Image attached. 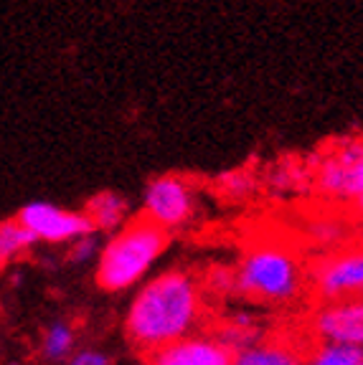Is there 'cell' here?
<instances>
[{"instance_id":"18","label":"cell","mask_w":363,"mask_h":365,"mask_svg":"<svg viewBox=\"0 0 363 365\" xmlns=\"http://www.w3.org/2000/svg\"><path fill=\"white\" fill-rule=\"evenodd\" d=\"M209 284L219 292H229L234 287V274L227 269H216L214 274H209Z\"/></svg>"},{"instance_id":"10","label":"cell","mask_w":363,"mask_h":365,"mask_svg":"<svg viewBox=\"0 0 363 365\" xmlns=\"http://www.w3.org/2000/svg\"><path fill=\"white\" fill-rule=\"evenodd\" d=\"M305 358L302 353L282 340L254 342L249 348L234 353L232 365H302Z\"/></svg>"},{"instance_id":"4","label":"cell","mask_w":363,"mask_h":365,"mask_svg":"<svg viewBox=\"0 0 363 365\" xmlns=\"http://www.w3.org/2000/svg\"><path fill=\"white\" fill-rule=\"evenodd\" d=\"M315 185L325 195L338 200L361 203L363 198V148L358 140H346L335 145L318 163Z\"/></svg>"},{"instance_id":"1","label":"cell","mask_w":363,"mask_h":365,"mask_svg":"<svg viewBox=\"0 0 363 365\" xmlns=\"http://www.w3.org/2000/svg\"><path fill=\"white\" fill-rule=\"evenodd\" d=\"M204 312L201 287L183 269L158 274L137 292L127 309L125 332L142 353H153L193 335Z\"/></svg>"},{"instance_id":"2","label":"cell","mask_w":363,"mask_h":365,"mask_svg":"<svg viewBox=\"0 0 363 365\" xmlns=\"http://www.w3.org/2000/svg\"><path fill=\"white\" fill-rule=\"evenodd\" d=\"M168 246V234L145 216L132 218L119 228L99 251L96 264V284L104 292H122L148 274L158 257Z\"/></svg>"},{"instance_id":"7","label":"cell","mask_w":363,"mask_h":365,"mask_svg":"<svg viewBox=\"0 0 363 365\" xmlns=\"http://www.w3.org/2000/svg\"><path fill=\"white\" fill-rule=\"evenodd\" d=\"M363 287V257L361 251H343L325 259L315 272V289L328 302L358 299Z\"/></svg>"},{"instance_id":"13","label":"cell","mask_w":363,"mask_h":365,"mask_svg":"<svg viewBox=\"0 0 363 365\" xmlns=\"http://www.w3.org/2000/svg\"><path fill=\"white\" fill-rule=\"evenodd\" d=\"M302 365H363V350L353 345L323 342Z\"/></svg>"},{"instance_id":"17","label":"cell","mask_w":363,"mask_h":365,"mask_svg":"<svg viewBox=\"0 0 363 365\" xmlns=\"http://www.w3.org/2000/svg\"><path fill=\"white\" fill-rule=\"evenodd\" d=\"M69 365H109V358L99 350H79L76 355H71Z\"/></svg>"},{"instance_id":"12","label":"cell","mask_w":363,"mask_h":365,"mask_svg":"<svg viewBox=\"0 0 363 365\" xmlns=\"http://www.w3.org/2000/svg\"><path fill=\"white\" fill-rule=\"evenodd\" d=\"M34 244H36L34 234L26 231L16 218L0 223V267L6 262H11V259H16L26 249H31Z\"/></svg>"},{"instance_id":"9","label":"cell","mask_w":363,"mask_h":365,"mask_svg":"<svg viewBox=\"0 0 363 365\" xmlns=\"http://www.w3.org/2000/svg\"><path fill=\"white\" fill-rule=\"evenodd\" d=\"M234 353L214 335H188L148 355V365H232Z\"/></svg>"},{"instance_id":"19","label":"cell","mask_w":363,"mask_h":365,"mask_svg":"<svg viewBox=\"0 0 363 365\" xmlns=\"http://www.w3.org/2000/svg\"><path fill=\"white\" fill-rule=\"evenodd\" d=\"M13 365H16V363H13Z\"/></svg>"},{"instance_id":"14","label":"cell","mask_w":363,"mask_h":365,"mask_svg":"<svg viewBox=\"0 0 363 365\" xmlns=\"http://www.w3.org/2000/svg\"><path fill=\"white\" fill-rule=\"evenodd\" d=\"M74 348V330L66 322H54L44 337V355L49 360H64Z\"/></svg>"},{"instance_id":"6","label":"cell","mask_w":363,"mask_h":365,"mask_svg":"<svg viewBox=\"0 0 363 365\" xmlns=\"http://www.w3.org/2000/svg\"><path fill=\"white\" fill-rule=\"evenodd\" d=\"M16 221L26 231H31L36 241H51V244L96 234L91 221L86 218V213L64 211V208L46 203V200H34V203L23 205Z\"/></svg>"},{"instance_id":"5","label":"cell","mask_w":363,"mask_h":365,"mask_svg":"<svg viewBox=\"0 0 363 365\" xmlns=\"http://www.w3.org/2000/svg\"><path fill=\"white\" fill-rule=\"evenodd\" d=\"M193 208H196V195H193L191 182L181 175H163L155 178L145 188L142 198V216L165 234L171 228H181L191 221Z\"/></svg>"},{"instance_id":"16","label":"cell","mask_w":363,"mask_h":365,"mask_svg":"<svg viewBox=\"0 0 363 365\" xmlns=\"http://www.w3.org/2000/svg\"><path fill=\"white\" fill-rule=\"evenodd\" d=\"M96 251H99V239H96V234L81 236V239H76L74 244H71L69 259H71L74 264H84L96 257Z\"/></svg>"},{"instance_id":"15","label":"cell","mask_w":363,"mask_h":365,"mask_svg":"<svg viewBox=\"0 0 363 365\" xmlns=\"http://www.w3.org/2000/svg\"><path fill=\"white\" fill-rule=\"evenodd\" d=\"M222 190L229 195V198H247V195L254 190V178L249 175L247 170H234L229 175H224L219 180Z\"/></svg>"},{"instance_id":"11","label":"cell","mask_w":363,"mask_h":365,"mask_svg":"<svg viewBox=\"0 0 363 365\" xmlns=\"http://www.w3.org/2000/svg\"><path fill=\"white\" fill-rule=\"evenodd\" d=\"M86 218L91 221L94 231H114L125 223L127 200L114 190H99L86 200Z\"/></svg>"},{"instance_id":"8","label":"cell","mask_w":363,"mask_h":365,"mask_svg":"<svg viewBox=\"0 0 363 365\" xmlns=\"http://www.w3.org/2000/svg\"><path fill=\"white\" fill-rule=\"evenodd\" d=\"M315 332L323 342L333 345H353L361 348L363 342V304L358 299L328 302L315 314Z\"/></svg>"},{"instance_id":"3","label":"cell","mask_w":363,"mask_h":365,"mask_svg":"<svg viewBox=\"0 0 363 365\" xmlns=\"http://www.w3.org/2000/svg\"><path fill=\"white\" fill-rule=\"evenodd\" d=\"M234 287L259 302L287 304L302 289V267L287 246L262 241L242 257Z\"/></svg>"}]
</instances>
